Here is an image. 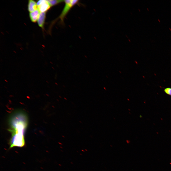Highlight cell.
<instances>
[{
  "mask_svg": "<svg viewBox=\"0 0 171 171\" xmlns=\"http://www.w3.org/2000/svg\"><path fill=\"white\" fill-rule=\"evenodd\" d=\"M37 5L38 9L40 12H46L51 7L47 0H39Z\"/></svg>",
  "mask_w": 171,
  "mask_h": 171,
  "instance_id": "obj_3",
  "label": "cell"
},
{
  "mask_svg": "<svg viewBox=\"0 0 171 171\" xmlns=\"http://www.w3.org/2000/svg\"><path fill=\"white\" fill-rule=\"evenodd\" d=\"M56 83V84H57V83Z\"/></svg>",
  "mask_w": 171,
  "mask_h": 171,
  "instance_id": "obj_11",
  "label": "cell"
},
{
  "mask_svg": "<svg viewBox=\"0 0 171 171\" xmlns=\"http://www.w3.org/2000/svg\"><path fill=\"white\" fill-rule=\"evenodd\" d=\"M40 13L38 9L31 12H30L29 16L31 21L33 22H36L38 19Z\"/></svg>",
  "mask_w": 171,
  "mask_h": 171,
  "instance_id": "obj_5",
  "label": "cell"
},
{
  "mask_svg": "<svg viewBox=\"0 0 171 171\" xmlns=\"http://www.w3.org/2000/svg\"><path fill=\"white\" fill-rule=\"evenodd\" d=\"M11 133L10 141V148L14 147H22L25 145L24 133L27 125L26 116L22 113H18L13 116L10 120Z\"/></svg>",
  "mask_w": 171,
  "mask_h": 171,
  "instance_id": "obj_1",
  "label": "cell"
},
{
  "mask_svg": "<svg viewBox=\"0 0 171 171\" xmlns=\"http://www.w3.org/2000/svg\"><path fill=\"white\" fill-rule=\"evenodd\" d=\"M165 93L168 95L171 96V88L167 87L165 88L164 90Z\"/></svg>",
  "mask_w": 171,
  "mask_h": 171,
  "instance_id": "obj_8",
  "label": "cell"
},
{
  "mask_svg": "<svg viewBox=\"0 0 171 171\" xmlns=\"http://www.w3.org/2000/svg\"><path fill=\"white\" fill-rule=\"evenodd\" d=\"M78 0H64V7L58 18L62 23H63L65 18L71 8L76 4Z\"/></svg>",
  "mask_w": 171,
  "mask_h": 171,
  "instance_id": "obj_2",
  "label": "cell"
},
{
  "mask_svg": "<svg viewBox=\"0 0 171 171\" xmlns=\"http://www.w3.org/2000/svg\"><path fill=\"white\" fill-rule=\"evenodd\" d=\"M51 6L55 5L57 4L64 1L62 0H47Z\"/></svg>",
  "mask_w": 171,
  "mask_h": 171,
  "instance_id": "obj_7",
  "label": "cell"
},
{
  "mask_svg": "<svg viewBox=\"0 0 171 171\" xmlns=\"http://www.w3.org/2000/svg\"><path fill=\"white\" fill-rule=\"evenodd\" d=\"M5 81L6 82H8V81H7L6 80H5Z\"/></svg>",
  "mask_w": 171,
  "mask_h": 171,
  "instance_id": "obj_9",
  "label": "cell"
},
{
  "mask_svg": "<svg viewBox=\"0 0 171 171\" xmlns=\"http://www.w3.org/2000/svg\"><path fill=\"white\" fill-rule=\"evenodd\" d=\"M46 12H40L38 20L39 26L43 28L46 18Z\"/></svg>",
  "mask_w": 171,
  "mask_h": 171,
  "instance_id": "obj_6",
  "label": "cell"
},
{
  "mask_svg": "<svg viewBox=\"0 0 171 171\" xmlns=\"http://www.w3.org/2000/svg\"><path fill=\"white\" fill-rule=\"evenodd\" d=\"M38 9L37 3L34 0H29L28 5V10L30 12H33Z\"/></svg>",
  "mask_w": 171,
  "mask_h": 171,
  "instance_id": "obj_4",
  "label": "cell"
},
{
  "mask_svg": "<svg viewBox=\"0 0 171 171\" xmlns=\"http://www.w3.org/2000/svg\"><path fill=\"white\" fill-rule=\"evenodd\" d=\"M46 81L48 83V81Z\"/></svg>",
  "mask_w": 171,
  "mask_h": 171,
  "instance_id": "obj_12",
  "label": "cell"
},
{
  "mask_svg": "<svg viewBox=\"0 0 171 171\" xmlns=\"http://www.w3.org/2000/svg\"><path fill=\"white\" fill-rule=\"evenodd\" d=\"M81 150L85 152V151L84 150Z\"/></svg>",
  "mask_w": 171,
  "mask_h": 171,
  "instance_id": "obj_10",
  "label": "cell"
}]
</instances>
